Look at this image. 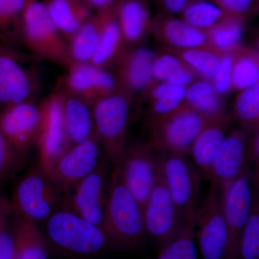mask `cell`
<instances>
[{
    "instance_id": "1",
    "label": "cell",
    "mask_w": 259,
    "mask_h": 259,
    "mask_svg": "<svg viewBox=\"0 0 259 259\" xmlns=\"http://www.w3.org/2000/svg\"><path fill=\"white\" fill-rule=\"evenodd\" d=\"M103 230L112 243L122 248L141 246L147 236L143 209L122 180L117 167L109 178Z\"/></svg>"
},
{
    "instance_id": "2",
    "label": "cell",
    "mask_w": 259,
    "mask_h": 259,
    "mask_svg": "<svg viewBox=\"0 0 259 259\" xmlns=\"http://www.w3.org/2000/svg\"><path fill=\"white\" fill-rule=\"evenodd\" d=\"M20 35L36 57L67 67V44L51 19L47 5L32 1L24 10Z\"/></svg>"
},
{
    "instance_id": "3",
    "label": "cell",
    "mask_w": 259,
    "mask_h": 259,
    "mask_svg": "<svg viewBox=\"0 0 259 259\" xmlns=\"http://www.w3.org/2000/svg\"><path fill=\"white\" fill-rule=\"evenodd\" d=\"M47 232L54 244L75 254H95L112 243L102 228L72 211L53 213L47 219Z\"/></svg>"
},
{
    "instance_id": "4",
    "label": "cell",
    "mask_w": 259,
    "mask_h": 259,
    "mask_svg": "<svg viewBox=\"0 0 259 259\" xmlns=\"http://www.w3.org/2000/svg\"><path fill=\"white\" fill-rule=\"evenodd\" d=\"M94 127L100 144L112 166L120 165L127 145L126 132L130 107L122 94L114 93L97 100L92 105Z\"/></svg>"
},
{
    "instance_id": "5",
    "label": "cell",
    "mask_w": 259,
    "mask_h": 259,
    "mask_svg": "<svg viewBox=\"0 0 259 259\" xmlns=\"http://www.w3.org/2000/svg\"><path fill=\"white\" fill-rule=\"evenodd\" d=\"M158 174L164 182L181 215L195 214L200 204L202 179L186 155L158 153Z\"/></svg>"
},
{
    "instance_id": "6",
    "label": "cell",
    "mask_w": 259,
    "mask_h": 259,
    "mask_svg": "<svg viewBox=\"0 0 259 259\" xmlns=\"http://www.w3.org/2000/svg\"><path fill=\"white\" fill-rule=\"evenodd\" d=\"M40 79L28 58L8 46L0 47V112L33 101Z\"/></svg>"
},
{
    "instance_id": "7",
    "label": "cell",
    "mask_w": 259,
    "mask_h": 259,
    "mask_svg": "<svg viewBox=\"0 0 259 259\" xmlns=\"http://www.w3.org/2000/svg\"><path fill=\"white\" fill-rule=\"evenodd\" d=\"M258 177L248 166L241 175L223 190V211L228 228L226 259H239L242 233L251 212Z\"/></svg>"
},
{
    "instance_id": "8",
    "label": "cell",
    "mask_w": 259,
    "mask_h": 259,
    "mask_svg": "<svg viewBox=\"0 0 259 259\" xmlns=\"http://www.w3.org/2000/svg\"><path fill=\"white\" fill-rule=\"evenodd\" d=\"M223 199V189L212 181L205 198L195 212L197 241L204 259H226L228 235Z\"/></svg>"
},
{
    "instance_id": "9",
    "label": "cell",
    "mask_w": 259,
    "mask_h": 259,
    "mask_svg": "<svg viewBox=\"0 0 259 259\" xmlns=\"http://www.w3.org/2000/svg\"><path fill=\"white\" fill-rule=\"evenodd\" d=\"M207 120L199 112L187 108L156 117L150 145L158 153L190 154L194 141Z\"/></svg>"
},
{
    "instance_id": "10",
    "label": "cell",
    "mask_w": 259,
    "mask_h": 259,
    "mask_svg": "<svg viewBox=\"0 0 259 259\" xmlns=\"http://www.w3.org/2000/svg\"><path fill=\"white\" fill-rule=\"evenodd\" d=\"M59 187L40 169L32 170L15 187L13 211L30 221H45L54 212Z\"/></svg>"
},
{
    "instance_id": "11",
    "label": "cell",
    "mask_w": 259,
    "mask_h": 259,
    "mask_svg": "<svg viewBox=\"0 0 259 259\" xmlns=\"http://www.w3.org/2000/svg\"><path fill=\"white\" fill-rule=\"evenodd\" d=\"M40 107L41 122L35 144L38 148L40 169L48 176L56 160L70 147L60 91L46 98Z\"/></svg>"
},
{
    "instance_id": "12",
    "label": "cell",
    "mask_w": 259,
    "mask_h": 259,
    "mask_svg": "<svg viewBox=\"0 0 259 259\" xmlns=\"http://www.w3.org/2000/svg\"><path fill=\"white\" fill-rule=\"evenodd\" d=\"M117 167L121 177L141 208L152 192L158 177V153L150 144L127 146Z\"/></svg>"
},
{
    "instance_id": "13",
    "label": "cell",
    "mask_w": 259,
    "mask_h": 259,
    "mask_svg": "<svg viewBox=\"0 0 259 259\" xmlns=\"http://www.w3.org/2000/svg\"><path fill=\"white\" fill-rule=\"evenodd\" d=\"M146 235L163 245L176 236L185 224L164 182L157 181L143 208Z\"/></svg>"
},
{
    "instance_id": "14",
    "label": "cell",
    "mask_w": 259,
    "mask_h": 259,
    "mask_svg": "<svg viewBox=\"0 0 259 259\" xmlns=\"http://www.w3.org/2000/svg\"><path fill=\"white\" fill-rule=\"evenodd\" d=\"M100 140L95 132L84 142L70 146L54 162L48 177L59 188H74L100 163Z\"/></svg>"
},
{
    "instance_id": "15",
    "label": "cell",
    "mask_w": 259,
    "mask_h": 259,
    "mask_svg": "<svg viewBox=\"0 0 259 259\" xmlns=\"http://www.w3.org/2000/svg\"><path fill=\"white\" fill-rule=\"evenodd\" d=\"M107 169V162L100 161L96 168L73 188L70 200L72 212L102 230L108 190Z\"/></svg>"
},
{
    "instance_id": "16",
    "label": "cell",
    "mask_w": 259,
    "mask_h": 259,
    "mask_svg": "<svg viewBox=\"0 0 259 259\" xmlns=\"http://www.w3.org/2000/svg\"><path fill=\"white\" fill-rule=\"evenodd\" d=\"M40 122V105L33 101L13 105L0 112V130L19 158L36 142Z\"/></svg>"
},
{
    "instance_id": "17",
    "label": "cell",
    "mask_w": 259,
    "mask_h": 259,
    "mask_svg": "<svg viewBox=\"0 0 259 259\" xmlns=\"http://www.w3.org/2000/svg\"><path fill=\"white\" fill-rule=\"evenodd\" d=\"M64 88L90 105L115 93L117 82L110 73L90 63L71 64L67 66Z\"/></svg>"
},
{
    "instance_id": "18",
    "label": "cell",
    "mask_w": 259,
    "mask_h": 259,
    "mask_svg": "<svg viewBox=\"0 0 259 259\" xmlns=\"http://www.w3.org/2000/svg\"><path fill=\"white\" fill-rule=\"evenodd\" d=\"M245 136L236 131L226 136L213 160L210 180L223 190L250 166L248 161Z\"/></svg>"
},
{
    "instance_id": "19",
    "label": "cell",
    "mask_w": 259,
    "mask_h": 259,
    "mask_svg": "<svg viewBox=\"0 0 259 259\" xmlns=\"http://www.w3.org/2000/svg\"><path fill=\"white\" fill-rule=\"evenodd\" d=\"M227 120L222 115L207 120L191 148L192 162L202 180H210L213 160L226 137Z\"/></svg>"
},
{
    "instance_id": "20",
    "label": "cell",
    "mask_w": 259,
    "mask_h": 259,
    "mask_svg": "<svg viewBox=\"0 0 259 259\" xmlns=\"http://www.w3.org/2000/svg\"><path fill=\"white\" fill-rule=\"evenodd\" d=\"M59 91L69 146L84 142L95 134L92 105L64 89Z\"/></svg>"
},
{
    "instance_id": "21",
    "label": "cell",
    "mask_w": 259,
    "mask_h": 259,
    "mask_svg": "<svg viewBox=\"0 0 259 259\" xmlns=\"http://www.w3.org/2000/svg\"><path fill=\"white\" fill-rule=\"evenodd\" d=\"M154 54L147 48H139L120 59L119 76L130 90L139 91L146 88L152 77Z\"/></svg>"
},
{
    "instance_id": "22",
    "label": "cell",
    "mask_w": 259,
    "mask_h": 259,
    "mask_svg": "<svg viewBox=\"0 0 259 259\" xmlns=\"http://www.w3.org/2000/svg\"><path fill=\"white\" fill-rule=\"evenodd\" d=\"M102 23L103 16L87 20L68 40L66 44L69 65L91 62L100 41Z\"/></svg>"
},
{
    "instance_id": "23",
    "label": "cell",
    "mask_w": 259,
    "mask_h": 259,
    "mask_svg": "<svg viewBox=\"0 0 259 259\" xmlns=\"http://www.w3.org/2000/svg\"><path fill=\"white\" fill-rule=\"evenodd\" d=\"M47 5L51 19L67 39L66 42L88 20V8L75 0H51Z\"/></svg>"
},
{
    "instance_id": "24",
    "label": "cell",
    "mask_w": 259,
    "mask_h": 259,
    "mask_svg": "<svg viewBox=\"0 0 259 259\" xmlns=\"http://www.w3.org/2000/svg\"><path fill=\"white\" fill-rule=\"evenodd\" d=\"M13 238L14 259H49L44 237L33 221L22 218Z\"/></svg>"
},
{
    "instance_id": "25",
    "label": "cell",
    "mask_w": 259,
    "mask_h": 259,
    "mask_svg": "<svg viewBox=\"0 0 259 259\" xmlns=\"http://www.w3.org/2000/svg\"><path fill=\"white\" fill-rule=\"evenodd\" d=\"M195 226V214L186 218L185 224L176 236L161 245L156 259H197L194 241Z\"/></svg>"
},
{
    "instance_id": "26",
    "label": "cell",
    "mask_w": 259,
    "mask_h": 259,
    "mask_svg": "<svg viewBox=\"0 0 259 259\" xmlns=\"http://www.w3.org/2000/svg\"><path fill=\"white\" fill-rule=\"evenodd\" d=\"M122 40L118 22L110 17L103 16L100 41L90 64L103 68L111 62L118 54Z\"/></svg>"
},
{
    "instance_id": "27",
    "label": "cell",
    "mask_w": 259,
    "mask_h": 259,
    "mask_svg": "<svg viewBox=\"0 0 259 259\" xmlns=\"http://www.w3.org/2000/svg\"><path fill=\"white\" fill-rule=\"evenodd\" d=\"M119 25L123 39L128 42L137 41L144 34L148 15L142 3L137 0H127L121 5Z\"/></svg>"
},
{
    "instance_id": "28",
    "label": "cell",
    "mask_w": 259,
    "mask_h": 259,
    "mask_svg": "<svg viewBox=\"0 0 259 259\" xmlns=\"http://www.w3.org/2000/svg\"><path fill=\"white\" fill-rule=\"evenodd\" d=\"M218 95L212 83L202 81L194 83L187 90L185 98L191 109L209 120L222 115Z\"/></svg>"
},
{
    "instance_id": "29",
    "label": "cell",
    "mask_w": 259,
    "mask_h": 259,
    "mask_svg": "<svg viewBox=\"0 0 259 259\" xmlns=\"http://www.w3.org/2000/svg\"><path fill=\"white\" fill-rule=\"evenodd\" d=\"M163 35L171 45L186 49H197L206 42L203 32L186 21L174 19L167 22Z\"/></svg>"
},
{
    "instance_id": "30",
    "label": "cell",
    "mask_w": 259,
    "mask_h": 259,
    "mask_svg": "<svg viewBox=\"0 0 259 259\" xmlns=\"http://www.w3.org/2000/svg\"><path fill=\"white\" fill-rule=\"evenodd\" d=\"M152 75L163 82L185 87L192 81V75L186 69L178 58L171 55H163L155 60Z\"/></svg>"
},
{
    "instance_id": "31",
    "label": "cell",
    "mask_w": 259,
    "mask_h": 259,
    "mask_svg": "<svg viewBox=\"0 0 259 259\" xmlns=\"http://www.w3.org/2000/svg\"><path fill=\"white\" fill-rule=\"evenodd\" d=\"M258 191L255 192L251 212L242 233L239 244V259H259Z\"/></svg>"
},
{
    "instance_id": "32",
    "label": "cell",
    "mask_w": 259,
    "mask_h": 259,
    "mask_svg": "<svg viewBox=\"0 0 259 259\" xmlns=\"http://www.w3.org/2000/svg\"><path fill=\"white\" fill-rule=\"evenodd\" d=\"M236 113L238 120L249 129L258 127L259 117V84L245 89L237 98Z\"/></svg>"
},
{
    "instance_id": "33",
    "label": "cell",
    "mask_w": 259,
    "mask_h": 259,
    "mask_svg": "<svg viewBox=\"0 0 259 259\" xmlns=\"http://www.w3.org/2000/svg\"><path fill=\"white\" fill-rule=\"evenodd\" d=\"M32 0H0V36H15L16 25Z\"/></svg>"
},
{
    "instance_id": "34",
    "label": "cell",
    "mask_w": 259,
    "mask_h": 259,
    "mask_svg": "<svg viewBox=\"0 0 259 259\" xmlns=\"http://www.w3.org/2000/svg\"><path fill=\"white\" fill-rule=\"evenodd\" d=\"M182 58L199 74L207 79L214 78L221 64V59L216 54L198 49H189Z\"/></svg>"
},
{
    "instance_id": "35",
    "label": "cell",
    "mask_w": 259,
    "mask_h": 259,
    "mask_svg": "<svg viewBox=\"0 0 259 259\" xmlns=\"http://www.w3.org/2000/svg\"><path fill=\"white\" fill-rule=\"evenodd\" d=\"M222 16L221 8L207 2L191 5L185 13L186 22L198 29L212 26Z\"/></svg>"
},
{
    "instance_id": "36",
    "label": "cell",
    "mask_w": 259,
    "mask_h": 259,
    "mask_svg": "<svg viewBox=\"0 0 259 259\" xmlns=\"http://www.w3.org/2000/svg\"><path fill=\"white\" fill-rule=\"evenodd\" d=\"M259 69L256 59L244 56L233 65L232 83L238 90H243L258 83Z\"/></svg>"
},
{
    "instance_id": "37",
    "label": "cell",
    "mask_w": 259,
    "mask_h": 259,
    "mask_svg": "<svg viewBox=\"0 0 259 259\" xmlns=\"http://www.w3.org/2000/svg\"><path fill=\"white\" fill-rule=\"evenodd\" d=\"M243 30L239 24H224L213 29L210 34L212 44L221 50H230L236 47L241 40Z\"/></svg>"
},
{
    "instance_id": "38",
    "label": "cell",
    "mask_w": 259,
    "mask_h": 259,
    "mask_svg": "<svg viewBox=\"0 0 259 259\" xmlns=\"http://www.w3.org/2000/svg\"><path fill=\"white\" fill-rule=\"evenodd\" d=\"M18 161V154L0 130V181L14 170Z\"/></svg>"
},
{
    "instance_id": "39",
    "label": "cell",
    "mask_w": 259,
    "mask_h": 259,
    "mask_svg": "<svg viewBox=\"0 0 259 259\" xmlns=\"http://www.w3.org/2000/svg\"><path fill=\"white\" fill-rule=\"evenodd\" d=\"M233 59L231 56H226L221 60V66L212 83L216 93L218 95L226 93L231 88L232 83V69H233Z\"/></svg>"
},
{
    "instance_id": "40",
    "label": "cell",
    "mask_w": 259,
    "mask_h": 259,
    "mask_svg": "<svg viewBox=\"0 0 259 259\" xmlns=\"http://www.w3.org/2000/svg\"><path fill=\"white\" fill-rule=\"evenodd\" d=\"M186 93L187 89L185 87L163 82L153 90V96L154 99L166 98L181 103L185 98Z\"/></svg>"
},
{
    "instance_id": "41",
    "label": "cell",
    "mask_w": 259,
    "mask_h": 259,
    "mask_svg": "<svg viewBox=\"0 0 259 259\" xmlns=\"http://www.w3.org/2000/svg\"><path fill=\"white\" fill-rule=\"evenodd\" d=\"M6 221L0 219V259H14V238L7 230Z\"/></svg>"
},
{
    "instance_id": "42",
    "label": "cell",
    "mask_w": 259,
    "mask_h": 259,
    "mask_svg": "<svg viewBox=\"0 0 259 259\" xmlns=\"http://www.w3.org/2000/svg\"><path fill=\"white\" fill-rule=\"evenodd\" d=\"M254 0H219L226 10L233 13H241L248 11Z\"/></svg>"
},
{
    "instance_id": "43",
    "label": "cell",
    "mask_w": 259,
    "mask_h": 259,
    "mask_svg": "<svg viewBox=\"0 0 259 259\" xmlns=\"http://www.w3.org/2000/svg\"><path fill=\"white\" fill-rule=\"evenodd\" d=\"M188 0H163V4L168 11L171 13H179L185 9Z\"/></svg>"
},
{
    "instance_id": "44",
    "label": "cell",
    "mask_w": 259,
    "mask_h": 259,
    "mask_svg": "<svg viewBox=\"0 0 259 259\" xmlns=\"http://www.w3.org/2000/svg\"><path fill=\"white\" fill-rule=\"evenodd\" d=\"M12 202L4 197L0 196V219L8 218L10 213L13 212Z\"/></svg>"
},
{
    "instance_id": "45",
    "label": "cell",
    "mask_w": 259,
    "mask_h": 259,
    "mask_svg": "<svg viewBox=\"0 0 259 259\" xmlns=\"http://www.w3.org/2000/svg\"><path fill=\"white\" fill-rule=\"evenodd\" d=\"M90 5L98 8H105L113 3L114 0H88Z\"/></svg>"
}]
</instances>
